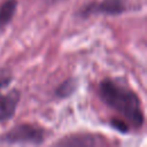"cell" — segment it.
Here are the masks:
<instances>
[{"instance_id": "obj_1", "label": "cell", "mask_w": 147, "mask_h": 147, "mask_svg": "<svg viewBox=\"0 0 147 147\" xmlns=\"http://www.w3.org/2000/svg\"><path fill=\"white\" fill-rule=\"evenodd\" d=\"M101 100L111 109L119 113L134 127L144 124V113L138 95L114 79L106 78L99 85Z\"/></svg>"}, {"instance_id": "obj_2", "label": "cell", "mask_w": 147, "mask_h": 147, "mask_svg": "<svg viewBox=\"0 0 147 147\" xmlns=\"http://www.w3.org/2000/svg\"><path fill=\"white\" fill-rule=\"evenodd\" d=\"M13 75L9 69L0 68V122L7 121L14 116L18 101L20 92L10 87Z\"/></svg>"}, {"instance_id": "obj_3", "label": "cell", "mask_w": 147, "mask_h": 147, "mask_svg": "<svg viewBox=\"0 0 147 147\" xmlns=\"http://www.w3.org/2000/svg\"><path fill=\"white\" fill-rule=\"evenodd\" d=\"M45 132L42 129L31 124H20L14 126L0 137L1 142L6 144H32L39 145L44 141Z\"/></svg>"}, {"instance_id": "obj_4", "label": "cell", "mask_w": 147, "mask_h": 147, "mask_svg": "<svg viewBox=\"0 0 147 147\" xmlns=\"http://www.w3.org/2000/svg\"><path fill=\"white\" fill-rule=\"evenodd\" d=\"M126 10V6L123 0H103L101 2L90 3L82 10V15L88 16L91 14H107L118 15Z\"/></svg>"}, {"instance_id": "obj_5", "label": "cell", "mask_w": 147, "mask_h": 147, "mask_svg": "<svg viewBox=\"0 0 147 147\" xmlns=\"http://www.w3.org/2000/svg\"><path fill=\"white\" fill-rule=\"evenodd\" d=\"M17 1L16 0H6L0 6V25L3 26L9 23L16 11Z\"/></svg>"}, {"instance_id": "obj_6", "label": "cell", "mask_w": 147, "mask_h": 147, "mask_svg": "<svg viewBox=\"0 0 147 147\" xmlns=\"http://www.w3.org/2000/svg\"><path fill=\"white\" fill-rule=\"evenodd\" d=\"M101 140L99 138H94L93 136H80L77 137L75 136L74 138H65L62 139L61 141L57 142V145H69V146H74V145H100Z\"/></svg>"}, {"instance_id": "obj_7", "label": "cell", "mask_w": 147, "mask_h": 147, "mask_svg": "<svg viewBox=\"0 0 147 147\" xmlns=\"http://www.w3.org/2000/svg\"><path fill=\"white\" fill-rule=\"evenodd\" d=\"M74 92V80L72 79H68L65 82H63L56 90V94L61 98H65L68 95H70Z\"/></svg>"}, {"instance_id": "obj_8", "label": "cell", "mask_w": 147, "mask_h": 147, "mask_svg": "<svg viewBox=\"0 0 147 147\" xmlns=\"http://www.w3.org/2000/svg\"><path fill=\"white\" fill-rule=\"evenodd\" d=\"M111 125H113L116 130H118V131H121V132H127V130H129L127 123L124 122V121H122V119H115V121H113V122H111Z\"/></svg>"}]
</instances>
